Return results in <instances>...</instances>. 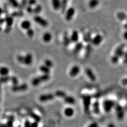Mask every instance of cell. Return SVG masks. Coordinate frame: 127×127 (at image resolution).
Here are the masks:
<instances>
[{
	"mask_svg": "<svg viewBox=\"0 0 127 127\" xmlns=\"http://www.w3.org/2000/svg\"><path fill=\"white\" fill-rule=\"evenodd\" d=\"M5 23H6V27H11L13 23V18H12L10 15H6L5 17Z\"/></svg>",
	"mask_w": 127,
	"mask_h": 127,
	"instance_id": "cell-18",
	"label": "cell"
},
{
	"mask_svg": "<svg viewBox=\"0 0 127 127\" xmlns=\"http://www.w3.org/2000/svg\"><path fill=\"white\" fill-rule=\"evenodd\" d=\"M115 105L114 102L111 100H105L103 102V108L106 113L110 112L114 108Z\"/></svg>",
	"mask_w": 127,
	"mask_h": 127,
	"instance_id": "cell-2",
	"label": "cell"
},
{
	"mask_svg": "<svg viewBox=\"0 0 127 127\" xmlns=\"http://www.w3.org/2000/svg\"><path fill=\"white\" fill-rule=\"evenodd\" d=\"M71 42L70 37H69L67 32H65L63 36V44L64 46L67 47Z\"/></svg>",
	"mask_w": 127,
	"mask_h": 127,
	"instance_id": "cell-21",
	"label": "cell"
},
{
	"mask_svg": "<svg viewBox=\"0 0 127 127\" xmlns=\"http://www.w3.org/2000/svg\"><path fill=\"white\" fill-rule=\"evenodd\" d=\"M124 47H125V45L123 44L119 46L115 50L114 55L117 56L120 58V57H123V56H124Z\"/></svg>",
	"mask_w": 127,
	"mask_h": 127,
	"instance_id": "cell-11",
	"label": "cell"
},
{
	"mask_svg": "<svg viewBox=\"0 0 127 127\" xmlns=\"http://www.w3.org/2000/svg\"><path fill=\"white\" fill-rule=\"evenodd\" d=\"M17 60H18V61L19 63L22 64H24L25 56H22V55H19L18 57H17Z\"/></svg>",
	"mask_w": 127,
	"mask_h": 127,
	"instance_id": "cell-42",
	"label": "cell"
},
{
	"mask_svg": "<svg viewBox=\"0 0 127 127\" xmlns=\"http://www.w3.org/2000/svg\"><path fill=\"white\" fill-rule=\"evenodd\" d=\"M25 127H31V123L29 121H26L25 123Z\"/></svg>",
	"mask_w": 127,
	"mask_h": 127,
	"instance_id": "cell-48",
	"label": "cell"
},
{
	"mask_svg": "<svg viewBox=\"0 0 127 127\" xmlns=\"http://www.w3.org/2000/svg\"><path fill=\"white\" fill-rule=\"evenodd\" d=\"M12 118L11 120H9V121H8V122L6 124V126L7 127H12L13 126V121H12Z\"/></svg>",
	"mask_w": 127,
	"mask_h": 127,
	"instance_id": "cell-46",
	"label": "cell"
},
{
	"mask_svg": "<svg viewBox=\"0 0 127 127\" xmlns=\"http://www.w3.org/2000/svg\"><path fill=\"white\" fill-rule=\"evenodd\" d=\"M34 20L36 22L37 24L40 25L41 26L43 27H47L49 23L47 20H46L44 18H42L39 16H36L34 17Z\"/></svg>",
	"mask_w": 127,
	"mask_h": 127,
	"instance_id": "cell-5",
	"label": "cell"
},
{
	"mask_svg": "<svg viewBox=\"0 0 127 127\" xmlns=\"http://www.w3.org/2000/svg\"><path fill=\"white\" fill-rule=\"evenodd\" d=\"M27 36L30 38H32L34 34V32L33 30V29H32V28H29L28 30H27Z\"/></svg>",
	"mask_w": 127,
	"mask_h": 127,
	"instance_id": "cell-39",
	"label": "cell"
},
{
	"mask_svg": "<svg viewBox=\"0 0 127 127\" xmlns=\"http://www.w3.org/2000/svg\"><path fill=\"white\" fill-rule=\"evenodd\" d=\"M1 30H2V28H1V27H0V32L1 31Z\"/></svg>",
	"mask_w": 127,
	"mask_h": 127,
	"instance_id": "cell-58",
	"label": "cell"
},
{
	"mask_svg": "<svg viewBox=\"0 0 127 127\" xmlns=\"http://www.w3.org/2000/svg\"><path fill=\"white\" fill-rule=\"evenodd\" d=\"M28 88V86L26 83H23L21 85H17L16 86H13L12 90L14 92H19L26 91Z\"/></svg>",
	"mask_w": 127,
	"mask_h": 127,
	"instance_id": "cell-9",
	"label": "cell"
},
{
	"mask_svg": "<svg viewBox=\"0 0 127 127\" xmlns=\"http://www.w3.org/2000/svg\"><path fill=\"white\" fill-rule=\"evenodd\" d=\"M52 37V35L49 32H46L43 36V40L46 42H48L51 40Z\"/></svg>",
	"mask_w": 127,
	"mask_h": 127,
	"instance_id": "cell-27",
	"label": "cell"
},
{
	"mask_svg": "<svg viewBox=\"0 0 127 127\" xmlns=\"http://www.w3.org/2000/svg\"><path fill=\"white\" fill-rule=\"evenodd\" d=\"M10 77H9L8 76H1L0 78V83H6L8 81H10Z\"/></svg>",
	"mask_w": 127,
	"mask_h": 127,
	"instance_id": "cell-36",
	"label": "cell"
},
{
	"mask_svg": "<svg viewBox=\"0 0 127 127\" xmlns=\"http://www.w3.org/2000/svg\"><path fill=\"white\" fill-rule=\"evenodd\" d=\"M0 91H1V86L0 85Z\"/></svg>",
	"mask_w": 127,
	"mask_h": 127,
	"instance_id": "cell-59",
	"label": "cell"
},
{
	"mask_svg": "<svg viewBox=\"0 0 127 127\" xmlns=\"http://www.w3.org/2000/svg\"><path fill=\"white\" fill-rule=\"evenodd\" d=\"M83 48V44L82 42H77L76 45L74 46L73 50V53L74 54L77 55L81 51Z\"/></svg>",
	"mask_w": 127,
	"mask_h": 127,
	"instance_id": "cell-12",
	"label": "cell"
},
{
	"mask_svg": "<svg viewBox=\"0 0 127 127\" xmlns=\"http://www.w3.org/2000/svg\"><path fill=\"white\" fill-rule=\"evenodd\" d=\"M28 4V0H22L21 3L19 4V10L22 11L23 9H26L27 7V4Z\"/></svg>",
	"mask_w": 127,
	"mask_h": 127,
	"instance_id": "cell-30",
	"label": "cell"
},
{
	"mask_svg": "<svg viewBox=\"0 0 127 127\" xmlns=\"http://www.w3.org/2000/svg\"><path fill=\"white\" fill-rule=\"evenodd\" d=\"M83 40L86 42H91L92 40V38L91 36V33L90 32H87L85 33H83Z\"/></svg>",
	"mask_w": 127,
	"mask_h": 127,
	"instance_id": "cell-26",
	"label": "cell"
},
{
	"mask_svg": "<svg viewBox=\"0 0 127 127\" xmlns=\"http://www.w3.org/2000/svg\"><path fill=\"white\" fill-rule=\"evenodd\" d=\"M9 72V69L6 67L3 66L0 67V75L2 76H8Z\"/></svg>",
	"mask_w": 127,
	"mask_h": 127,
	"instance_id": "cell-24",
	"label": "cell"
},
{
	"mask_svg": "<svg viewBox=\"0 0 127 127\" xmlns=\"http://www.w3.org/2000/svg\"><path fill=\"white\" fill-rule=\"evenodd\" d=\"M124 28H125V29H127V20L126 23L125 24V25H124Z\"/></svg>",
	"mask_w": 127,
	"mask_h": 127,
	"instance_id": "cell-56",
	"label": "cell"
},
{
	"mask_svg": "<svg viewBox=\"0 0 127 127\" xmlns=\"http://www.w3.org/2000/svg\"><path fill=\"white\" fill-rule=\"evenodd\" d=\"M44 65L49 68H51L53 66V63L50 59H46L44 61Z\"/></svg>",
	"mask_w": 127,
	"mask_h": 127,
	"instance_id": "cell-35",
	"label": "cell"
},
{
	"mask_svg": "<svg viewBox=\"0 0 127 127\" xmlns=\"http://www.w3.org/2000/svg\"><path fill=\"white\" fill-rule=\"evenodd\" d=\"M81 71V68L77 65L73 66L69 71V75L72 78H74L77 76Z\"/></svg>",
	"mask_w": 127,
	"mask_h": 127,
	"instance_id": "cell-3",
	"label": "cell"
},
{
	"mask_svg": "<svg viewBox=\"0 0 127 127\" xmlns=\"http://www.w3.org/2000/svg\"><path fill=\"white\" fill-rule=\"evenodd\" d=\"M99 4V0H90L89 2V6L91 9H94Z\"/></svg>",
	"mask_w": 127,
	"mask_h": 127,
	"instance_id": "cell-22",
	"label": "cell"
},
{
	"mask_svg": "<svg viewBox=\"0 0 127 127\" xmlns=\"http://www.w3.org/2000/svg\"><path fill=\"white\" fill-rule=\"evenodd\" d=\"M75 114L74 109L72 107H67L64 110V114L67 117H72Z\"/></svg>",
	"mask_w": 127,
	"mask_h": 127,
	"instance_id": "cell-10",
	"label": "cell"
},
{
	"mask_svg": "<svg viewBox=\"0 0 127 127\" xmlns=\"http://www.w3.org/2000/svg\"><path fill=\"white\" fill-rule=\"evenodd\" d=\"M10 3L13 7L14 8H18L19 3L17 0H9Z\"/></svg>",
	"mask_w": 127,
	"mask_h": 127,
	"instance_id": "cell-37",
	"label": "cell"
},
{
	"mask_svg": "<svg viewBox=\"0 0 127 127\" xmlns=\"http://www.w3.org/2000/svg\"><path fill=\"white\" fill-rule=\"evenodd\" d=\"M10 16L13 18L16 17H22L24 16V13L23 11L21 10H19L18 11H14L10 14Z\"/></svg>",
	"mask_w": 127,
	"mask_h": 127,
	"instance_id": "cell-31",
	"label": "cell"
},
{
	"mask_svg": "<svg viewBox=\"0 0 127 127\" xmlns=\"http://www.w3.org/2000/svg\"><path fill=\"white\" fill-rule=\"evenodd\" d=\"M31 26V24L28 20H25L23 21L21 24V27L24 29H26L27 30L28 29L30 28Z\"/></svg>",
	"mask_w": 127,
	"mask_h": 127,
	"instance_id": "cell-25",
	"label": "cell"
},
{
	"mask_svg": "<svg viewBox=\"0 0 127 127\" xmlns=\"http://www.w3.org/2000/svg\"><path fill=\"white\" fill-rule=\"evenodd\" d=\"M11 27H6L5 28L4 32L6 33H8L11 31Z\"/></svg>",
	"mask_w": 127,
	"mask_h": 127,
	"instance_id": "cell-47",
	"label": "cell"
},
{
	"mask_svg": "<svg viewBox=\"0 0 127 127\" xmlns=\"http://www.w3.org/2000/svg\"><path fill=\"white\" fill-rule=\"evenodd\" d=\"M89 127H98V126L97 124H96L95 123H94L91 124Z\"/></svg>",
	"mask_w": 127,
	"mask_h": 127,
	"instance_id": "cell-52",
	"label": "cell"
},
{
	"mask_svg": "<svg viewBox=\"0 0 127 127\" xmlns=\"http://www.w3.org/2000/svg\"><path fill=\"white\" fill-rule=\"evenodd\" d=\"M117 18L122 21L127 20V15L123 12H119L117 14Z\"/></svg>",
	"mask_w": 127,
	"mask_h": 127,
	"instance_id": "cell-23",
	"label": "cell"
},
{
	"mask_svg": "<svg viewBox=\"0 0 127 127\" xmlns=\"http://www.w3.org/2000/svg\"><path fill=\"white\" fill-rule=\"evenodd\" d=\"M92 51V46L90 44H88L85 48V56L86 57H89L91 54Z\"/></svg>",
	"mask_w": 127,
	"mask_h": 127,
	"instance_id": "cell-32",
	"label": "cell"
},
{
	"mask_svg": "<svg viewBox=\"0 0 127 127\" xmlns=\"http://www.w3.org/2000/svg\"><path fill=\"white\" fill-rule=\"evenodd\" d=\"M41 10H42V7L41 5H36L35 8L33 9V13L38 14L41 12Z\"/></svg>",
	"mask_w": 127,
	"mask_h": 127,
	"instance_id": "cell-34",
	"label": "cell"
},
{
	"mask_svg": "<svg viewBox=\"0 0 127 127\" xmlns=\"http://www.w3.org/2000/svg\"><path fill=\"white\" fill-rule=\"evenodd\" d=\"M31 127H38V122H34L31 123Z\"/></svg>",
	"mask_w": 127,
	"mask_h": 127,
	"instance_id": "cell-49",
	"label": "cell"
},
{
	"mask_svg": "<svg viewBox=\"0 0 127 127\" xmlns=\"http://www.w3.org/2000/svg\"><path fill=\"white\" fill-rule=\"evenodd\" d=\"M5 22L4 18H0V25H3Z\"/></svg>",
	"mask_w": 127,
	"mask_h": 127,
	"instance_id": "cell-50",
	"label": "cell"
},
{
	"mask_svg": "<svg viewBox=\"0 0 127 127\" xmlns=\"http://www.w3.org/2000/svg\"><path fill=\"white\" fill-rule=\"evenodd\" d=\"M85 72L87 77L88 78V79L91 81V82H96V75L91 69L90 68H86L85 69Z\"/></svg>",
	"mask_w": 127,
	"mask_h": 127,
	"instance_id": "cell-4",
	"label": "cell"
},
{
	"mask_svg": "<svg viewBox=\"0 0 127 127\" xmlns=\"http://www.w3.org/2000/svg\"><path fill=\"white\" fill-rule=\"evenodd\" d=\"M36 0H28V4L29 6H33L36 4Z\"/></svg>",
	"mask_w": 127,
	"mask_h": 127,
	"instance_id": "cell-44",
	"label": "cell"
},
{
	"mask_svg": "<svg viewBox=\"0 0 127 127\" xmlns=\"http://www.w3.org/2000/svg\"><path fill=\"white\" fill-rule=\"evenodd\" d=\"M124 61H125V63L126 64H127V59H125Z\"/></svg>",
	"mask_w": 127,
	"mask_h": 127,
	"instance_id": "cell-57",
	"label": "cell"
},
{
	"mask_svg": "<svg viewBox=\"0 0 127 127\" xmlns=\"http://www.w3.org/2000/svg\"><path fill=\"white\" fill-rule=\"evenodd\" d=\"M103 40V37L102 36L101 34H96L95 36L94 37L91 41V43L94 45H99L102 41Z\"/></svg>",
	"mask_w": 127,
	"mask_h": 127,
	"instance_id": "cell-8",
	"label": "cell"
},
{
	"mask_svg": "<svg viewBox=\"0 0 127 127\" xmlns=\"http://www.w3.org/2000/svg\"><path fill=\"white\" fill-rule=\"evenodd\" d=\"M91 106L92 107L93 112L95 114L98 115L99 114L100 112V105L99 104L97 101H95L93 104H91Z\"/></svg>",
	"mask_w": 127,
	"mask_h": 127,
	"instance_id": "cell-15",
	"label": "cell"
},
{
	"mask_svg": "<svg viewBox=\"0 0 127 127\" xmlns=\"http://www.w3.org/2000/svg\"><path fill=\"white\" fill-rule=\"evenodd\" d=\"M107 127H115V125L114 124V123H110L108 125Z\"/></svg>",
	"mask_w": 127,
	"mask_h": 127,
	"instance_id": "cell-53",
	"label": "cell"
},
{
	"mask_svg": "<svg viewBox=\"0 0 127 127\" xmlns=\"http://www.w3.org/2000/svg\"><path fill=\"white\" fill-rule=\"evenodd\" d=\"M40 70L43 74H49L50 73V68L46 66L45 65H42L40 67Z\"/></svg>",
	"mask_w": 127,
	"mask_h": 127,
	"instance_id": "cell-29",
	"label": "cell"
},
{
	"mask_svg": "<svg viewBox=\"0 0 127 127\" xmlns=\"http://www.w3.org/2000/svg\"><path fill=\"white\" fill-rule=\"evenodd\" d=\"M70 39L71 42H76L77 43L79 39V33L77 31L74 30L72 32L71 35L70 36Z\"/></svg>",
	"mask_w": 127,
	"mask_h": 127,
	"instance_id": "cell-20",
	"label": "cell"
},
{
	"mask_svg": "<svg viewBox=\"0 0 127 127\" xmlns=\"http://www.w3.org/2000/svg\"><path fill=\"white\" fill-rule=\"evenodd\" d=\"M123 36L124 39L125 40H127V31H125V32H124Z\"/></svg>",
	"mask_w": 127,
	"mask_h": 127,
	"instance_id": "cell-51",
	"label": "cell"
},
{
	"mask_svg": "<svg viewBox=\"0 0 127 127\" xmlns=\"http://www.w3.org/2000/svg\"><path fill=\"white\" fill-rule=\"evenodd\" d=\"M52 4L53 9L56 10L61 9L62 3L61 0H51Z\"/></svg>",
	"mask_w": 127,
	"mask_h": 127,
	"instance_id": "cell-13",
	"label": "cell"
},
{
	"mask_svg": "<svg viewBox=\"0 0 127 127\" xmlns=\"http://www.w3.org/2000/svg\"></svg>",
	"mask_w": 127,
	"mask_h": 127,
	"instance_id": "cell-60",
	"label": "cell"
},
{
	"mask_svg": "<svg viewBox=\"0 0 127 127\" xmlns=\"http://www.w3.org/2000/svg\"><path fill=\"white\" fill-rule=\"evenodd\" d=\"M3 13L5 14L6 15H9V10L7 5L4 4L3 5Z\"/></svg>",
	"mask_w": 127,
	"mask_h": 127,
	"instance_id": "cell-45",
	"label": "cell"
},
{
	"mask_svg": "<svg viewBox=\"0 0 127 127\" xmlns=\"http://www.w3.org/2000/svg\"><path fill=\"white\" fill-rule=\"evenodd\" d=\"M50 79V76L49 74H43L39 76L34 78L32 81V85L34 86H37L41 83L49 81Z\"/></svg>",
	"mask_w": 127,
	"mask_h": 127,
	"instance_id": "cell-1",
	"label": "cell"
},
{
	"mask_svg": "<svg viewBox=\"0 0 127 127\" xmlns=\"http://www.w3.org/2000/svg\"><path fill=\"white\" fill-rule=\"evenodd\" d=\"M124 59H127V52L124 53Z\"/></svg>",
	"mask_w": 127,
	"mask_h": 127,
	"instance_id": "cell-55",
	"label": "cell"
},
{
	"mask_svg": "<svg viewBox=\"0 0 127 127\" xmlns=\"http://www.w3.org/2000/svg\"><path fill=\"white\" fill-rule=\"evenodd\" d=\"M119 59H120V58L118 56L115 55H114L111 58V61L113 63L116 64L119 62Z\"/></svg>",
	"mask_w": 127,
	"mask_h": 127,
	"instance_id": "cell-40",
	"label": "cell"
},
{
	"mask_svg": "<svg viewBox=\"0 0 127 127\" xmlns=\"http://www.w3.org/2000/svg\"><path fill=\"white\" fill-rule=\"evenodd\" d=\"M3 13V9H2L0 7V18H1V15H2Z\"/></svg>",
	"mask_w": 127,
	"mask_h": 127,
	"instance_id": "cell-54",
	"label": "cell"
},
{
	"mask_svg": "<svg viewBox=\"0 0 127 127\" xmlns=\"http://www.w3.org/2000/svg\"><path fill=\"white\" fill-rule=\"evenodd\" d=\"M91 98H89L88 96L85 98L84 99L83 98V106H84V109L85 111H87V109L88 111V109L90 108V106H91Z\"/></svg>",
	"mask_w": 127,
	"mask_h": 127,
	"instance_id": "cell-17",
	"label": "cell"
},
{
	"mask_svg": "<svg viewBox=\"0 0 127 127\" xmlns=\"http://www.w3.org/2000/svg\"><path fill=\"white\" fill-rule=\"evenodd\" d=\"M64 100L66 104L69 105H73L75 104L76 102L75 98L72 96H70V95H67L64 99Z\"/></svg>",
	"mask_w": 127,
	"mask_h": 127,
	"instance_id": "cell-19",
	"label": "cell"
},
{
	"mask_svg": "<svg viewBox=\"0 0 127 127\" xmlns=\"http://www.w3.org/2000/svg\"><path fill=\"white\" fill-rule=\"evenodd\" d=\"M115 108L116 109V112L117 118L119 119L120 120H122L123 119L124 116L123 110L122 109V108L121 106H118V107L115 106Z\"/></svg>",
	"mask_w": 127,
	"mask_h": 127,
	"instance_id": "cell-14",
	"label": "cell"
},
{
	"mask_svg": "<svg viewBox=\"0 0 127 127\" xmlns=\"http://www.w3.org/2000/svg\"><path fill=\"white\" fill-rule=\"evenodd\" d=\"M54 97V95L51 93L43 94L39 96V100L41 102H46L53 100Z\"/></svg>",
	"mask_w": 127,
	"mask_h": 127,
	"instance_id": "cell-6",
	"label": "cell"
},
{
	"mask_svg": "<svg viewBox=\"0 0 127 127\" xmlns=\"http://www.w3.org/2000/svg\"><path fill=\"white\" fill-rule=\"evenodd\" d=\"M68 0H61V3H62V8H61V11L62 13H64L67 7V5L68 3Z\"/></svg>",
	"mask_w": 127,
	"mask_h": 127,
	"instance_id": "cell-33",
	"label": "cell"
},
{
	"mask_svg": "<svg viewBox=\"0 0 127 127\" xmlns=\"http://www.w3.org/2000/svg\"><path fill=\"white\" fill-rule=\"evenodd\" d=\"M26 10L28 13L32 14L33 13V9L32 8V6H27V7L26 8Z\"/></svg>",
	"mask_w": 127,
	"mask_h": 127,
	"instance_id": "cell-43",
	"label": "cell"
},
{
	"mask_svg": "<svg viewBox=\"0 0 127 127\" xmlns=\"http://www.w3.org/2000/svg\"><path fill=\"white\" fill-rule=\"evenodd\" d=\"M31 116H32V118L35 120V122L38 123L41 120V118L39 117V116H38L35 114H34V113L32 114H31Z\"/></svg>",
	"mask_w": 127,
	"mask_h": 127,
	"instance_id": "cell-41",
	"label": "cell"
},
{
	"mask_svg": "<svg viewBox=\"0 0 127 127\" xmlns=\"http://www.w3.org/2000/svg\"><path fill=\"white\" fill-rule=\"evenodd\" d=\"M33 61V57L32 54L31 53H27L25 56V62L24 64L27 65H30L32 62Z\"/></svg>",
	"mask_w": 127,
	"mask_h": 127,
	"instance_id": "cell-16",
	"label": "cell"
},
{
	"mask_svg": "<svg viewBox=\"0 0 127 127\" xmlns=\"http://www.w3.org/2000/svg\"><path fill=\"white\" fill-rule=\"evenodd\" d=\"M10 81H11V82L12 83V84H13V86H16V85H18V80L17 77H15V76L10 77Z\"/></svg>",
	"mask_w": 127,
	"mask_h": 127,
	"instance_id": "cell-38",
	"label": "cell"
},
{
	"mask_svg": "<svg viewBox=\"0 0 127 127\" xmlns=\"http://www.w3.org/2000/svg\"><path fill=\"white\" fill-rule=\"evenodd\" d=\"M55 95H56L58 97L62 98L64 99L67 96V95H66V93L64 91H58L56 92Z\"/></svg>",
	"mask_w": 127,
	"mask_h": 127,
	"instance_id": "cell-28",
	"label": "cell"
},
{
	"mask_svg": "<svg viewBox=\"0 0 127 127\" xmlns=\"http://www.w3.org/2000/svg\"><path fill=\"white\" fill-rule=\"evenodd\" d=\"M75 13V10L74 8H69L66 11L65 14V19L67 21H70L73 18Z\"/></svg>",
	"mask_w": 127,
	"mask_h": 127,
	"instance_id": "cell-7",
	"label": "cell"
}]
</instances>
